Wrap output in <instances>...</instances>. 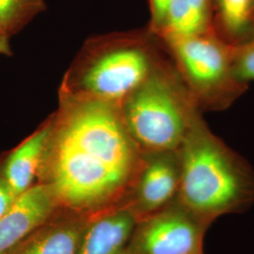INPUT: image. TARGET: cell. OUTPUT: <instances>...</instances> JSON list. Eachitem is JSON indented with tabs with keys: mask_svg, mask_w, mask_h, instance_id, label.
<instances>
[{
	"mask_svg": "<svg viewBox=\"0 0 254 254\" xmlns=\"http://www.w3.org/2000/svg\"><path fill=\"white\" fill-rule=\"evenodd\" d=\"M138 218L127 204L88 221L77 254H125Z\"/></svg>",
	"mask_w": 254,
	"mask_h": 254,
	"instance_id": "obj_9",
	"label": "cell"
},
{
	"mask_svg": "<svg viewBox=\"0 0 254 254\" xmlns=\"http://www.w3.org/2000/svg\"><path fill=\"white\" fill-rule=\"evenodd\" d=\"M143 39H129L104 50L83 68L73 88L64 91L121 106L159 63Z\"/></svg>",
	"mask_w": 254,
	"mask_h": 254,
	"instance_id": "obj_5",
	"label": "cell"
},
{
	"mask_svg": "<svg viewBox=\"0 0 254 254\" xmlns=\"http://www.w3.org/2000/svg\"><path fill=\"white\" fill-rule=\"evenodd\" d=\"M17 196L9 189L8 184L0 177V219L9 211Z\"/></svg>",
	"mask_w": 254,
	"mask_h": 254,
	"instance_id": "obj_17",
	"label": "cell"
},
{
	"mask_svg": "<svg viewBox=\"0 0 254 254\" xmlns=\"http://www.w3.org/2000/svg\"><path fill=\"white\" fill-rule=\"evenodd\" d=\"M58 203L50 189L43 183L17 196L0 219V254H12L40 228L49 221Z\"/></svg>",
	"mask_w": 254,
	"mask_h": 254,
	"instance_id": "obj_8",
	"label": "cell"
},
{
	"mask_svg": "<svg viewBox=\"0 0 254 254\" xmlns=\"http://www.w3.org/2000/svg\"><path fill=\"white\" fill-rule=\"evenodd\" d=\"M178 150L143 154L127 203L138 220L162 210L177 199L181 176Z\"/></svg>",
	"mask_w": 254,
	"mask_h": 254,
	"instance_id": "obj_7",
	"label": "cell"
},
{
	"mask_svg": "<svg viewBox=\"0 0 254 254\" xmlns=\"http://www.w3.org/2000/svg\"><path fill=\"white\" fill-rule=\"evenodd\" d=\"M11 47L9 45V38L0 33V56H10Z\"/></svg>",
	"mask_w": 254,
	"mask_h": 254,
	"instance_id": "obj_18",
	"label": "cell"
},
{
	"mask_svg": "<svg viewBox=\"0 0 254 254\" xmlns=\"http://www.w3.org/2000/svg\"><path fill=\"white\" fill-rule=\"evenodd\" d=\"M51 126L50 119L47 124L14 148L2 164L0 177L16 196L35 185L34 181L42 169Z\"/></svg>",
	"mask_w": 254,
	"mask_h": 254,
	"instance_id": "obj_10",
	"label": "cell"
},
{
	"mask_svg": "<svg viewBox=\"0 0 254 254\" xmlns=\"http://www.w3.org/2000/svg\"><path fill=\"white\" fill-rule=\"evenodd\" d=\"M215 33L231 46L254 36V0H211Z\"/></svg>",
	"mask_w": 254,
	"mask_h": 254,
	"instance_id": "obj_13",
	"label": "cell"
},
{
	"mask_svg": "<svg viewBox=\"0 0 254 254\" xmlns=\"http://www.w3.org/2000/svg\"><path fill=\"white\" fill-rule=\"evenodd\" d=\"M46 9V0H0V33L10 37Z\"/></svg>",
	"mask_w": 254,
	"mask_h": 254,
	"instance_id": "obj_14",
	"label": "cell"
},
{
	"mask_svg": "<svg viewBox=\"0 0 254 254\" xmlns=\"http://www.w3.org/2000/svg\"><path fill=\"white\" fill-rule=\"evenodd\" d=\"M150 6L151 19L149 25V31L155 34L162 26L166 10L171 0H148Z\"/></svg>",
	"mask_w": 254,
	"mask_h": 254,
	"instance_id": "obj_16",
	"label": "cell"
},
{
	"mask_svg": "<svg viewBox=\"0 0 254 254\" xmlns=\"http://www.w3.org/2000/svg\"><path fill=\"white\" fill-rule=\"evenodd\" d=\"M39 176L59 206L81 213L130 190L143 154L120 106L64 91Z\"/></svg>",
	"mask_w": 254,
	"mask_h": 254,
	"instance_id": "obj_1",
	"label": "cell"
},
{
	"mask_svg": "<svg viewBox=\"0 0 254 254\" xmlns=\"http://www.w3.org/2000/svg\"><path fill=\"white\" fill-rule=\"evenodd\" d=\"M210 226L176 199L138 220L125 254H203Z\"/></svg>",
	"mask_w": 254,
	"mask_h": 254,
	"instance_id": "obj_6",
	"label": "cell"
},
{
	"mask_svg": "<svg viewBox=\"0 0 254 254\" xmlns=\"http://www.w3.org/2000/svg\"><path fill=\"white\" fill-rule=\"evenodd\" d=\"M178 151L181 176L177 200L184 206L212 224L254 203V169L211 131L201 113Z\"/></svg>",
	"mask_w": 254,
	"mask_h": 254,
	"instance_id": "obj_2",
	"label": "cell"
},
{
	"mask_svg": "<svg viewBox=\"0 0 254 254\" xmlns=\"http://www.w3.org/2000/svg\"><path fill=\"white\" fill-rule=\"evenodd\" d=\"M50 220L19 246L12 254H77L89 220L73 217Z\"/></svg>",
	"mask_w": 254,
	"mask_h": 254,
	"instance_id": "obj_12",
	"label": "cell"
},
{
	"mask_svg": "<svg viewBox=\"0 0 254 254\" xmlns=\"http://www.w3.org/2000/svg\"><path fill=\"white\" fill-rule=\"evenodd\" d=\"M232 61L237 78L245 84L254 81V36L232 46Z\"/></svg>",
	"mask_w": 254,
	"mask_h": 254,
	"instance_id": "obj_15",
	"label": "cell"
},
{
	"mask_svg": "<svg viewBox=\"0 0 254 254\" xmlns=\"http://www.w3.org/2000/svg\"><path fill=\"white\" fill-rule=\"evenodd\" d=\"M120 109L142 154L178 150L193 121L202 113L174 65L161 61Z\"/></svg>",
	"mask_w": 254,
	"mask_h": 254,
	"instance_id": "obj_3",
	"label": "cell"
},
{
	"mask_svg": "<svg viewBox=\"0 0 254 254\" xmlns=\"http://www.w3.org/2000/svg\"><path fill=\"white\" fill-rule=\"evenodd\" d=\"M200 111L225 110L247 90L232 61V46L215 33L161 41Z\"/></svg>",
	"mask_w": 254,
	"mask_h": 254,
	"instance_id": "obj_4",
	"label": "cell"
},
{
	"mask_svg": "<svg viewBox=\"0 0 254 254\" xmlns=\"http://www.w3.org/2000/svg\"></svg>",
	"mask_w": 254,
	"mask_h": 254,
	"instance_id": "obj_19",
	"label": "cell"
},
{
	"mask_svg": "<svg viewBox=\"0 0 254 254\" xmlns=\"http://www.w3.org/2000/svg\"><path fill=\"white\" fill-rule=\"evenodd\" d=\"M212 32L215 30L211 0H171L154 36L165 41Z\"/></svg>",
	"mask_w": 254,
	"mask_h": 254,
	"instance_id": "obj_11",
	"label": "cell"
}]
</instances>
